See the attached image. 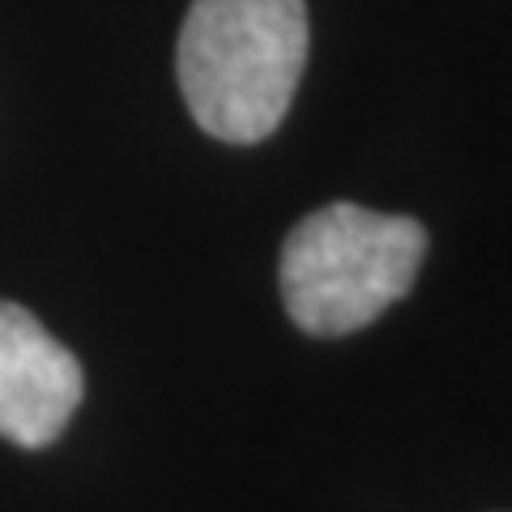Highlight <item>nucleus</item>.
Instances as JSON below:
<instances>
[{
  "label": "nucleus",
  "instance_id": "nucleus-1",
  "mask_svg": "<svg viewBox=\"0 0 512 512\" xmlns=\"http://www.w3.org/2000/svg\"><path fill=\"white\" fill-rule=\"evenodd\" d=\"M303 64V0H192L175 47L192 120L231 146H256L286 120Z\"/></svg>",
  "mask_w": 512,
  "mask_h": 512
},
{
  "label": "nucleus",
  "instance_id": "nucleus-2",
  "mask_svg": "<svg viewBox=\"0 0 512 512\" xmlns=\"http://www.w3.org/2000/svg\"><path fill=\"white\" fill-rule=\"evenodd\" d=\"M423 256L419 218L376 214L355 201L320 205L282 244L286 316L312 338H346L410 291Z\"/></svg>",
  "mask_w": 512,
  "mask_h": 512
},
{
  "label": "nucleus",
  "instance_id": "nucleus-3",
  "mask_svg": "<svg viewBox=\"0 0 512 512\" xmlns=\"http://www.w3.org/2000/svg\"><path fill=\"white\" fill-rule=\"evenodd\" d=\"M86 376L22 303L0 299V436L47 448L82 406Z\"/></svg>",
  "mask_w": 512,
  "mask_h": 512
}]
</instances>
